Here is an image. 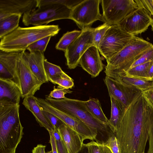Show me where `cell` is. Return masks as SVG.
I'll use <instances>...</instances> for the list:
<instances>
[{
  "label": "cell",
  "mask_w": 153,
  "mask_h": 153,
  "mask_svg": "<svg viewBox=\"0 0 153 153\" xmlns=\"http://www.w3.org/2000/svg\"><path fill=\"white\" fill-rule=\"evenodd\" d=\"M153 128V109L139 92L125 109L115 133L120 153L144 152Z\"/></svg>",
  "instance_id": "1"
},
{
  "label": "cell",
  "mask_w": 153,
  "mask_h": 153,
  "mask_svg": "<svg viewBox=\"0 0 153 153\" xmlns=\"http://www.w3.org/2000/svg\"><path fill=\"white\" fill-rule=\"evenodd\" d=\"M45 100L54 108L77 118L88 126L97 130L96 141L104 144L110 137L115 136L108 124L98 120L87 109L85 101L66 97L57 99L46 97Z\"/></svg>",
  "instance_id": "2"
},
{
  "label": "cell",
  "mask_w": 153,
  "mask_h": 153,
  "mask_svg": "<svg viewBox=\"0 0 153 153\" xmlns=\"http://www.w3.org/2000/svg\"><path fill=\"white\" fill-rule=\"evenodd\" d=\"M60 29L57 25L19 27L1 39L0 50L8 52L25 51L32 44L45 37L56 35Z\"/></svg>",
  "instance_id": "3"
},
{
  "label": "cell",
  "mask_w": 153,
  "mask_h": 153,
  "mask_svg": "<svg viewBox=\"0 0 153 153\" xmlns=\"http://www.w3.org/2000/svg\"><path fill=\"white\" fill-rule=\"evenodd\" d=\"M152 44L142 38L134 36L124 47L115 55L107 61L105 73L112 78L124 75L133 63Z\"/></svg>",
  "instance_id": "4"
},
{
  "label": "cell",
  "mask_w": 153,
  "mask_h": 153,
  "mask_svg": "<svg viewBox=\"0 0 153 153\" xmlns=\"http://www.w3.org/2000/svg\"><path fill=\"white\" fill-rule=\"evenodd\" d=\"M20 105L0 106V151L16 149L24 134Z\"/></svg>",
  "instance_id": "5"
},
{
  "label": "cell",
  "mask_w": 153,
  "mask_h": 153,
  "mask_svg": "<svg viewBox=\"0 0 153 153\" xmlns=\"http://www.w3.org/2000/svg\"><path fill=\"white\" fill-rule=\"evenodd\" d=\"M71 10V9L62 4L41 6L24 14L22 22L26 26L46 25L55 20L70 19Z\"/></svg>",
  "instance_id": "6"
},
{
  "label": "cell",
  "mask_w": 153,
  "mask_h": 153,
  "mask_svg": "<svg viewBox=\"0 0 153 153\" xmlns=\"http://www.w3.org/2000/svg\"><path fill=\"white\" fill-rule=\"evenodd\" d=\"M134 36L117 25H111L100 43L98 47L99 51L108 61L123 49Z\"/></svg>",
  "instance_id": "7"
},
{
  "label": "cell",
  "mask_w": 153,
  "mask_h": 153,
  "mask_svg": "<svg viewBox=\"0 0 153 153\" xmlns=\"http://www.w3.org/2000/svg\"><path fill=\"white\" fill-rule=\"evenodd\" d=\"M38 102L41 110L49 112L55 115L76 132L83 143L86 139L96 141L97 134V131L96 130L88 126L77 118L54 108L45 99H40Z\"/></svg>",
  "instance_id": "8"
},
{
  "label": "cell",
  "mask_w": 153,
  "mask_h": 153,
  "mask_svg": "<svg viewBox=\"0 0 153 153\" xmlns=\"http://www.w3.org/2000/svg\"><path fill=\"white\" fill-rule=\"evenodd\" d=\"M100 0H83L72 9L70 19L74 21L81 30L91 27L95 22L104 23L100 13Z\"/></svg>",
  "instance_id": "9"
},
{
  "label": "cell",
  "mask_w": 153,
  "mask_h": 153,
  "mask_svg": "<svg viewBox=\"0 0 153 153\" xmlns=\"http://www.w3.org/2000/svg\"><path fill=\"white\" fill-rule=\"evenodd\" d=\"M102 17L111 25H117L138 7L134 0H102Z\"/></svg>",
  "instance_id": "10"
},
{
  "label": "cell",
  "mask_w": 153,
  "mask_h": 153,
  "mask_svg": "<svg viewBox=\"0 0 153 153\" xmlns=\"http://www.w3.org/2000/svg\"><path fill=\"white\" fill-rule=\"evenodd\" d=\"M93 28L82 30L80 36L67 49L65 52L67 65L70 69L76 68L79 64L80 59L85 52L94 45Z\"/></svg>",
  "instance_id": "11"
},
{
  "label": "cell",
  "mask_w": 153,
  "mask_h": 153,
  "mask_svg": "<svg viewBox=\"0 0 153 153\" xmlns=\"http://www.w3.org/2000/svg\"><path fill=\"white\" fill-rule=\"evenodd\" d=\"M153 21V18L145 10L138 7L117 25L127 33L136 36L146 31Z\"/></svg>",
  "instance_id": "12"
},
{
  "label": "cell",
  "mask_w": 153,
  "mask_h": 153,
  "mask_svg": "<svg viewBox=\"0 0 153 153\" xmlns=\"http://www.w3.org/2000/svg\"><path fill=\"white\" fill-rule=\"evenodd\" d=\"M17 61V71L19 80L22 98L34 95L39 90L43 83L40 81L30 70L22 59V53Z\"/></svg>",
  "instance_id": "13"
},
{
  "label": "cell",
  "mask_w": 153,
  "mask_h": 153,
  "mask_svg": "<svg viewBox=\"0 0 153 153\" xmlns=\"http://www.w3.org/2000/svg\"><path fill=\"white\" fill-rule=\"evenodd\" d=\"M104 81L109 96H112L120 101L126 108L129 105L136 95L141 91L136 88L107 76Z\"/></svg>",
  "instance_id": "14"
},
{
  "label": "cell",
  "mask_w": 153,
  "mask_h": 153,
  "mask_svg": "<svg viewBox=\"0 0 153 153\" xmlns=\"http://www.w3.org/2000/svg\"><path fill=\"white\" fill-rule=\"evenodd\" d=\"M22 52H8L0 50V79L11 81L20 89L17 61Z\"/></svg>",
  "instance_id": "15"
},
{
  "label": "cell",
  "mask_w": 153,
  "mask_h": 153,
  "mask_svg": "<svg viewBox=\"0 0 153 153\" xmlns=\"http://www.w3.org/2000/svg\"><path fill=\"white\" fill-rule=\"evenodd\" d=\"M37 7V0H0V20L13 14H24Z\"/></svg>",
  "instance_id": "16"
},
{
  "label": "cell",
  "mask_w": 153,
  "mask_h": 153,
  "mask_svg": "<svg viewBox=\"0 0 153 153\" xmlns=\"http://www.w3.org/2000/svg\"><path fill=\"white\" fill-rule=\"evenodd\" d=\"M79 64L92 78L98 76L103 70L104 65L98 48L94 45L90 47L81 56Z\"/></svg>",
  "instance_id": "17"
},
{
  "label": "cell",
  "mask_w": 153,
  "mask_h": 153,
  "mask_svg": "<svg viewBox=\"0 0 153 153\" xmlns=\"http://www.w3.org/2000/svg\"><path fill=\"white\" fill-rule=\"evenodd\" d=\"M22 59L29 68L42 83L48 82V81L45 71L44 61L45 59L44 53L39 52H22Z\"/></svg>",
  "instance_id": "18"
},
{
  "label": "cell",
  "mask_w": 153,
  "mask_h": 153,
  "mask_svg": "<svg viewBox=\"0 0 153 153\" xmlns=\"http://www.w3.org/2000/svg\"><path fill=\"white\" fill-rule=\"evenodd\" d=\"M21 97V89L17 85L0 79V106L19 104Z\"/></svg>",
  "instance_id": "19"
},
{
  "label": "cell",
  "mask_w": 153,
  "mask_h": 153,
  "mask_svg": "<svg viewBox=\"0 0 153 153\" xmlns=\"http://www.w3.org/2000/svg\"><path fill=\"white\" fill-rule=\"evenodd\" d=\"M68 153H78L83 143L78 134L65 124L57 129Z\"/></svg>",
  "instance_id": "20"
},
{
  "label": "cell",
  "mask_w": 153,
  "mask_h": 153,
  "mask_svg": "<svg viewBox=\"0 0 153 153\" xmlns=\"http://www.w3.org/2000/svg\"><path fill=\"white\" fill-rule=\"evenodd\" d=\"M34 95L28 96L24 99L22 104L35 117L40 126L48 132H53L55 129L49 120L45 116Z\"/></svg>",
  "instance_id": "21"
},
{
  "label": "cell",
  "mask_w": 153,
  "mask_h": 153,
  "mask_svg": "<svg viewBox=\"0 0 153 153\" xmlns=\"http://www.w3.org/2000/svg\"><path fill=\"white\" fill-rule=\"evenodd\" d=\"M111 102V117L108 124L115 134L117 126L121 120L126 108L119 101L110 96Z\"/></svg>",
  "instance_id": "22"
},
{
  "label": "cell",
  "mask_w": 153,
  "mask_h": 153,
  "mask_svg": "<svg viewBox=\"0 0 153 153\" xmlns=\"http://www.w3.org/2000/svg\"><path fill=\"white\" fill-rule=\"evenodd\" d=\"M22 15L13 14L0 20V39L19 27Z\"/></svg>",
  "instance_id": "23"
},
{
  "label": "cell",
  "mask_w": 153,
  "mask_h": 153,
  "mask_svg": "<svg viewBox=\"0 0 153 153\" xmlns=\"http://www.w3.org/2000/svg\"><path fill=\"white\" fill-rule=\"evenodd\" d=\"M111 78L117 80L121 81L128 85L136 88L141 92L153 87V81H147L140 79L126 76L124 75H117Z\"/></svg>",
  "instance_id": "24"
},
{
  "label": "cell",
  "mask_w": 153,
  "mask_h": 153,
  "mask_svg": "<svg viewBox=\"0 0 153 153\" xmlns=\"http://www.w3.org/2000/svg\"><path fill=\"white\" fill-rule=\"evenodd\" d=\"M85 104L87 109L95 117L103 123L108 124V119L103 113L101 103L98 99L90 98L85 101Z\"/></svg>",
  "instance_id": "25"
},
{
  "label": "cell",
  "mask_w": 153,
  "mask_h": 153,
  "mask_svg": "<svg viewBox=\"0 0 153 153\" xmlns=\"http://www.w3.org/2000/svg\"><path fill=\"white\" fill-rule=\"evenodd\" d=\"M153 61L139 65L129 69L124 75L146 80L148 70Z\"/></svg>",
  "instance_id": "26"
},
{
  "label": "cell",
  "mask_w": 153,
  "mask_h": 153,
  "mask_svg": "<svg viewBox=\"0 0 153 153\" xmlns=\"http://www.w3.org/2000/svg\"><path fill=\"white\" fill-rule=\"evenodd\" d=\"M82 30H74L65 33L56 45V48L65 51L67 48L80 36Z\"/></svg>",
  "instance_id": "27"
},
{
  "label": "cell",
  "mask_w": 153,
  "mask_h": 153,
  "mask_svg": "<svg viewBox=\"0 0 153 153\" xmlns=\"http://www.w3.org/2000/svg\"><path fill=\"white\" fill-rule=\"evenodd\" d=\"M44 66L47 79L50 82L67 75L60 66L49 62L45 59L44 61Z\"/></svg>",
  "instance_id": "28"
},
{
  "label": "cell",
  "mask_w": 153,
  "mask_h": 153,
  "mask_svg": "<svg viewBox=\"0 0 153 153\" xmlns=\"http://www.w3.org/2000/svg\"><path fill=\"white\" fill-rule=\"evenodd\" d=\"M111 26L106 22H104L102 25L94 28L93 32L94 45L98 48L107 31Z\"/></svg>",
  "instance_id": "29"
},
{
  "label": "cell",
  "mask_w": 153,
  "mask_h": 153,
  "mask_svg": "<svg viewBox=\"0 0 153 153\" xmlns=\"http://www.w3.org/2000/svg\"><path fill=\"white\" fill-rule=\"evenodd\" d=\"M85 145L88 148L89 153H112L104 144L94 140H91Z\"/></svg>",
  "instance_id": "30"
},
{
  "label": "cell",
  "mask_w": 153,
  "mask_h": 153,
  "mask_svg": "<svg viewBox=\"0 0 153 153\" xmlns=\"http://www.w3.org/2000/svg\"><path fill=\"white\" fill-rule=\"evenodd\" d=\"M51 36H48L40 39L30 45L27 50L30 52L45 51Z\"/></svg>",
  "instance_id": "31"
},
{
  "label": "cell",
  "mask_w": 153,
  "mask_h": 153,
  "mask_svg": "<svg viewBox=\"0 0 153 153\" xmlns=\"http://www.w3.org/2000/svg\"><path fill=\"white\" fill-rule=\"evenodd\" d=\"M152 61H153V45L133 63L129 69L137 65Z\"/></svg>",
  "instance_id": "32"
},
{
  "label": "cell",
  "mask_w": 153,
  "mask_h": 153,
  "mask_svg": "<svg viewBox=\"0 0 153 153\" xmlns=\"http://www.w3.org/2000/svg\"><path fill=\"white\" fill-rule=\"evenodd\" d=\"M51 82L54 84H57L59 87L65 89L71 88L74 86L73 80L67 74L53 79Z\"/></svg>",
  "instance_id": "33"
},
{
  "label": "cell",
  "mask_w": 153,
  "mask_h": 153,
  "mask_svg": "<svg viewBox=\"0 0 153 153\" xmlns=\"http://www.w3.org/2000/svg\"><path fill=\"white\" fill-rule=\"evenodd\" d=\"M56 88L54 86L53 91H51L47 97L50 98H54L55 99H60L65 98V94L68 93H71L72 91L68 89H65L58 86Z\"/></svg>",
  "instance_id": "34"
},
{
  "label": "cell",
  "mask_w": 153,
  "mask_h": 153,
  "mask_svg": "<svg viewBox=\"0 0 153 153\" xmlns=\"http://www.w3.org/2000/svg\"><path fill=\"white\" fill-rule=\"evenodd\" d=\"M53 133L55 139L58 153H68L66 147L62 140L58 130L55 129Z\"/></svg>",
  "instance_id": "35"
},
{
  "label": "cell",
  "mask_w": 153,
  "mask_h": 153,
  "mask_svg": "<svg viewBox=\"0 0 153 153\" xmlns=\"http://www.w3.org/2000/svg\"><path fill=\"white\" fill-rule=\"evenodd\" d=\"M134 1L138 7L144 9L152 17L153 16V0H134Z\"/></svg>",
  "instance_id": "36"
},
{
  "label": "cell",
  "mask_w": 153,
  "mask_h": 153,
  "mask_svg": "<svg viewBox=\"0 0 153 153\" xmlns=\"http://www.w3.org/2000/svg\"><path fill=\"white\" fill-rule=\"evenodd\" d=\"M104 144L110 149L112 153H120L118 142L115 136L110 137Z\"/></svg>",
  "instance_id": "37"
},
{
  "label": "cell",
  "mask_w": 153,
  "mask_h": 153,
  "mask_svg": "<svg viewBox=\"0 0 153 153\" xmlns=\"http://www.w3.org/2000/svg\"><path fill=\"white\" fill-rule=\"evenodd\" d=\"M42 111L44 115L49 120L55 129H57L61 126L65 124L61 120L53 114L46 111Z\"/></svg>",
  "instance_id": "38"
},
{
  "label": "cell",
  "mask_w": 153,
  "mask_h": 153,
  "mask_svg": "<svg viewBox=\"0 0 153 153\" xmlns=\"http://www.w3.org/2000/svg\"><path fill=\"white\" fill-rule=\"evenodd\" d=\"M143 96L153 109V87L142 92Z\"/></svg>",
  "instance_id": "39"
},
{
  "label": "cell",
  "mask_w": 153,
  "mask_h": 153,
  "mask_svg": "<svg viewBox=\"0 0 153 153\" xmlns=\"http://www.w3.org/2000/svg\"><path fill=\"white\" fill-rule=\"evenodd\" d=\"M50 135V143L51 144L53 153H58L56 143V142L53 135V132H48Z\"/></svg>",
  "instance_id": "40"
},
{
  "label": "cell",
  "mask_w": 153,
  "mask_h": 153,
  "mask_svg": "<svg viewBox=\"0 0 153 153\" xmlns=\"http://www.w3.org/2000/svg\"><path fill=\"white\" fill-rule=\"evenodd\" d=\"M46 146L39 144L34 147L32 150V153H46Z\"/></svg>",
  "instance_id": "41"
},
{
  "label": "cell",
  "mask_w": 153,
  "mask_h": 153,
  "mask_svg": "<svg viewBox=\"0 0 153 153\" xmlns=\"http://www.w3.org/2000/svg\"><path fill=\"white\" fill-rule=\"evenodd\" d=\"M149 141V147L147 153H153V128L150 133Z\"/></svg>",
  "instance_id": "42"
},
{
  "label": "cell",
  "mask_w": 153,
  "mask_h": 153,
  "mask_svg": "<svg viewBox=\"0 0 153 153\" xmlns=\"http://www.w3.org/2000/svg\"><path fill=\"white\" fill-rule=\"evenodd\" d=\"M146 80L150 82L153 81V62L148 70Z\"/></svg>",
  "instance_id": "43"
},
{
  "label": "cell",
  "mask_w": 153,
  "mask_h": 153,
  "mask_svg": "<svg viewBox=\"0 0 153 153\" xmlns=\"http://www.w3.org/2000/svg\"><path fill=\"white\" fill-rule=\"evenodd\" d=\"M78 153H89L88 148L83 143L81 149Z\"/></svg>",
  "instance_id": "44"
},
{
  "label": "cell",
  "mask_w": 153,
  "mask_h": 153,
  "mask_svg": "<svg viewBox=\"0 0 153 153\" xmlns=\"http://www.w3.org/2000/svg\"><path fill=\"white\" fill-rule=\"evenodd\" d=\"M16 149L0 151V153H16Z\"/></svg>",
  "instance_id": "45"
},
{
  "label": "cell",
  "mask_w": 153,
  "mask_h": 153,
  "mask_svg": "<svg viewBox=\"0 0 153 153\" xmlns=\"http://www.w3.org/2000/svg\"><path fill=\"white\" fill-rule=\"evenodd\" d=\"M151 29L152 32H153V22L151 25Z\"/></svg>",
  "instance_id": "46"
},
{
  "label": "cell",
  "mask_w": 153,
  "mask_h": 153,
  "mask_svg": "<svg viewBox=\"0 0 153 153\" xmlns=\"http://www.w3.org/2000/svg\"><path fill=\"white\" fill-rule=\"evenodd\" d=\"M46 153H53L52 152V150H51V151H48V152H46Z\"/></svg>",
  "instance_id": "47"
},
{
  "label": "cell",
  "mask_w": 153,
  "mask_h": 153,
  "mask_svg": "<svg viewBox=\"0 0 153 153\" xmlns=\"http://www.w3.org/2000/svg\"><path fill=\"white\" fill-rule=\"evenodd\" d=\"M143 153H144V152H143Z\"/></svg>",
  "instance_id": "48"
}]
</instances>
